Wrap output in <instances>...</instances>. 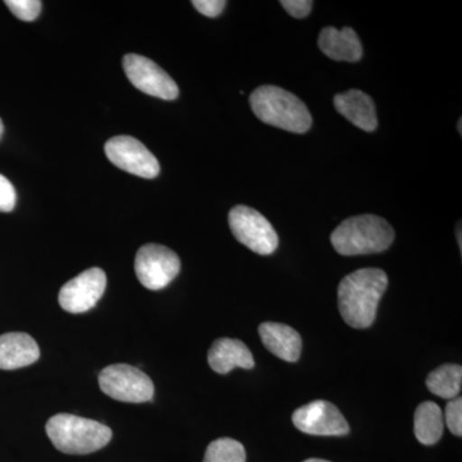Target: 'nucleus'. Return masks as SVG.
Returning <instances> with one entry per match:
<instances>
[{
  "instance_id": "obj_12",
  "label": "nucleus",
  "mask_w": 462,
  "mask_h": 462,
  "mask_svg": "<svg viewBox=\"0 0 462 462\" xmlns=\"http://www.w3.org/2000/svg\"><path fill=\"white\" fill-rule=\"evenodd\" d=\"M334 107L364 132L372 133L378 127L375 103L364 91L351 89L338 94L334 97Z\"/></svg>"
},
{
  "instance_id": "obj_14",
  "label": "nucleus",
  "mask_w": 462,
  "mask_h": 462,
  "mask_svg": "<svg viewBox=\"0 0 462 462\" xmlns=\"http://www.w3.org/2000/svg\"><path fill=\"white\" fill-rule=\"evenodd\" d=\"M261 342L275 355L288 363H296L302 351L300 333L289 325L279 322H263L258 328Z\"/></svg>"
},
{
  "instance_id": "obj_5",
  "label": "nucleus",
  "mask_w": 462,
  "mask_h": 462,
  "mask_svg": "<svg viewBox=\"0 0 462 462\" xmlns=\"http://www.w3.org/2000/svg\"><path fill=\"white\" fill-rule=\"evenodd\" d=\"M98 383L103 393L121 402L143 403L153 400V382L132 365L116 364L106 367L99 374Z\"/></svg>"
},
{
  "instance_id": "obj_1",
  "label": "nucleus",
  "mask_w": 462,
  "mask_h": 462,
  "mask_svg": "<svg viewBox=\"0 0 462 462\" xmlns=\"http://www.w3.org/2000/svg\"><path fill=\"white\" fill-rule=\"evenodd\" d=\"M387 287V273L380 269H361L346 275L338 287V305L343 320L355 329H365L373 325Z\"/></svg>"
},
{
  "instance_id": "obj_3",
  "label": "nucleus",
  "mask_w": 462,
  "mask_h": 462,
  "mask_svg": "<svg viewBox=\"0 0 462 462\" xmlns=\"http://www.w3.org/2000/svg\"><path fill=\"white\" fill-rule=\"evenodd\" d=\"M252 111L263 123L303 134L311 129L312 117L305 103L291 91L275 85H263L252 93Z\"/></svg>"
},
{
  "instance_id": "obj_26",
  "label": "nucleus",
  "mask_w": 462,
  "mask_h": 462,
  "mask_svg": "<svg viewBox=\"0 0 462 462\" xmlns=\"http://www.w3.org/2000/svg\"><path fill=\"white\" fill-rule=\"evenodd\" d=\"M3 132H5V126H3L2 120H0V138H2Z\"/></svg>"
},
{
  "instance_id": "obj_13",
  "label": "nucleus",
  "mask_w": 462,
  "mask_h": 462,
  "mask_svg": "<svg viewBox=\"0 0 462 462\" xmlns=\"http://www.w3.org/2000/svg\"><path fill=\"white\" fill-rule=\"evenodd\" d=\"M319 48L325 56L334 60L357 62L363 57V44L351 27H325L319 35Z\"/></svg>"
},
{
  "instance_id": "obj_4",
  "label": "nucleus",
  "mask_w": 462,
  "mask_h": 462,
  "mask_svg": "<svg viewBox=\"0 0 462 462\" xmlns=\"http://www.w3.org/2000/svg\"><path fill=\"white\" fill-rule=\"evenodd\" d=\"M45 430L58 451L67 455L93 454L112 439L107 425L71 413L51 416Z\"/></svg>"
},
{
  "instance_id": "obj_24",
  "label": "nucleus",
  "mask_w": 462,
  "mask_h": 462,
  "mask_svg": "<svg viewBox=\"0 0 462 462\" xmlns=\"http://www.w3.org/2000/svg\"><path fill=\"white\" fill-rule=\"evenodd\" d=\"M282 8L294 18H305L311 12L314 3L311 0H282Z\"/></svg>"
},
{
  "instance_id": "obj_7",
  "label": "nucleus",
  "mask_w": 462,
  "mask_h": 462,
  "mask_svg": "<svg viewBox=\"0 0 462 462\" xmlns=\"http://www.w3.org/2000/svg\"><path fill=\"white\" fill-rule=\"evenodd\" d=\"M180 258L172 249L160 245H145L135 257V273L149 291L166 288L180 273Z\"/></svg>"
},
{
  "instance_id": "obj_27",
  "label": "nucleus",
  "mask_w": 462,
  "mask_h": 462,
  "mask_svg": "<svg viewBox=\"0 0 462 462\" xmlns=\"http://www.w3.org/2000/svg\"><path fill=\"white\" fill-rule=\"evenodd\" d=\"M458 245H460L461 248V230H458Z\"/></svg>"
},
{
  "instance_id": "obj_8",
  "label": "nucleus",
  "mask_w": 462,
  "mask_h": 462,
  "mask_svg": "<svg viewBox=\"0 0 462 462\" xmlns=\"http://www.w3.org/2000/svg\"><path fill=\"white\" fill-rule=\"evenodd\" d=\"M106 156L118 169L143 179H154L160 175L158 160L149 149L133 136H115L105 145Z\"/></svg>"
},
{
  "instance_id": "obj_16",
  "label": "nucleus",
  "mask_w": 462,
  "mask_h": 462,
  "mask_svg": "<svg viewBox=\"0 0 462 462\" xmlns=\"http://www.w3.org/2000/svg\"><path fill=\"white\" fill-rule=\"evenodd\" d=\"M208 364L211 369L221 375L231 370L254 369V355L247 346L238 339L220 338L216 340L208 351Z\"/></svg>"
},
{
  "instance_id": "obj_25",
  "label": "nucleus",
  "mask_w": 462,
  "mask_h": 462,
  "mask_svg": "<svg viewBox=\"0 0 462 462\" xmlns=\"http://www.w3.org/2000/svg\"><path fill=\"white\" fill-rule=\"evenodd\" d=\"M303 462H330L327 460H321V458H309V460Z\"/></svg>"
},
{
  "instance_id": "obj_10",
  "label": "nucleus",
  "mask_w": 462,
  "mask_h": 462,
  "mask_svg": "<svg viewBox=\"0 0 462 462\" xmlns=\"http://www.w3.org/2000/svg\"><path fill=\"white\" fill-rule=\"evenodd\" d=\"M107 288V276L99 267L87 270L67 282L60 291V305L69 314H84L98 303Z\"/></svg>"
},
{
  "instance_id": "obj_22",
  "label": "nucleus",
  "mask_w": 462,
  "mask_h": 462,
  "mask_svg": "<svg viewBox=\"0 0 462 462\" xmlns=\"http://www.w3.org/2000/svg\"><path fill=\"white\" fill-rule=\"evenodd\" d=\"M16 202L17 194L14 185L0 173V212L14 211Z\"/></svg>"
},
{
  "instance_id": "obj_2",
  "label": "nucleus",
  "mask_w": 462,
  "mask_h": 462,
  "mask_svg": "<svg viewBox=\"0 0 462 462\" xmlns=\"http://www.w3.org/2000/svg\"><path fill=\"white\" fill-rule=\"evenodd\" d=\"M393 227L375 215L346 218L331 233V245L342 256L380 254L393 243Z\"/></svg>"
},
{
  "instance_id": "obj_23",
  "label": "nucleus",
  "mask_w": 462,
  "mask_h": 462,
  "mask_svg": "<svg viewBox=\"0 0 462 462\" xmlns=\"http://www.w3.org/2000/svg\"><path fill=\"white\" fill-rule=\"evenodd\" d=\"M191 5L206 17H217L224 11L226 2L225 0H193Z\"/></svg>"
},
{
  "instance_id": "obj_18",
  "label": "nucleus",
  "mask_w": 462,
  "mask_h": 462,
  "mask_svg": "<svg viewBox=\"0 0 462 462\" xmlns=\"http://www.w3.org/2000/svg\"><path fill=\"white\" fill-rule=\"evenodd\" d=\"M462 367L446 364L437 367L427 378V387L431 393L445 400H454L461 392Z\"/></svg>"
},
{
  "instance_id": "obj_20",
  "label": "nucleus",
  "mask_w": 462,
  "mask_h": 462,
  "mask_svg": "<svg viewBox=\"0 0 462 462\" xmlns=\"http://www.w3.org/2000/svg\"><path fill=\"white\" fill-rule=\"evenodd\" d=\"M5 3L14 16L26 23L35 21L42 7L41 0H5Z\"/></svg>"
},
{
  "instance_id": "obj_28",
  "label": "nucleus",
  "mask_w": 462,
  "mask_h": 462,
  "mask_svg": "<svg viewBox=\"0 0 462 462\" xmlns=\"http://www.w3.org/2000/svg\"><path fill=\"white\" fill-rule=\"evenodd\" d=\"M461 124H462V120L458 121V133H462L461 132Z\"/></svg>"
},
{
  "instance_id": "obj_9",
  "label": "nucleus",
  "mask_w": 462,
  "mask_h": 462,
  "mask_svg": "<svg viewBox=\"0 0 462 462\" xmlns=\"http://www.w3.org/2000/svg\"><path fill=\"white\" fill-rule=\"evenodd\" d=\"M123 65L125 74L136 89L163 100L178 98V84L153 60L139 54H127Z\"/></svg>"
},
{
  "instance_id": "obj_11",
  "label": "nucleus",
  "mask_w": 462,
  "mask_h": 462,
  "mask_svg": "<svg viewBox=\"0 0 462 462\" xmlns=\"http://www.w3.org/2000/svg\"><path fill=\"white\" fill-rule=\"evenodd\" d=\"M291 421L298 430L311 436L340 437L349 433L348 421L338 407L328 401H314L300 407L293 412Z\"/></svg>"
},
{
  "instance_id": "obj_19",
  "label": "nucleus",
  "mask_w": 462,
  "mask_h": 462,
  "mask_svg": "<svg viewBox=\"0 0 462 462\" xmlns=\"http://www.w3.org/2000/svg\"><path fill=\"white\" fill-rule=\"evenodd\" d=\"M245 449L238 440L220 438L207 447L203 462H245Z\"/></svg>"
},
{
  "instance_id": "obj_15",
  "label": "nucleus",
  "mask_w": 462,
  "mask_h": 462,
  "mask_svg": "<svg viewBox=\"0 0 462 462\" xmlns=\"http://www.w3.org/2000/svg\"><path fill=\"white\" fill-rule=\"evenodd\" d=\"M41 349L26 333H7L0 336V369L16 370L35 364Z\"/></svg>"
},
{
  "instance_id": "obj_6",
  "label": "nucleus",
  "mask_w": 462,
  "mask_h": 462,
  "mask_svg": "<svg viewBox=\"0 0 462 462\" xmlns=\"http://www.w3.org/2000/svg\"><path fill=\"white\" fill-rule=\"evenodd\" d=\"M231 233L239 243L263 256H269L279 245V236L270 221L254 208L236 206L229 212Z\"/></svg>"
},
{
  "instance_id": "obj_17",
  "label": "nucleus",
  "mask_w": 462,
  "mask_h": 462,
  "mask_svg": "<svg viewBox=\"0 0 462 462\" xmlns=\"http://www.w3.org/2000/svg\"><path fill=\"white\" fill-rule=\"evenodd\" d=\"M443 430L445 418L440 407L430 401L419 404L413 416V433L419 442L425 446L436 445L442 438Z\"/></svg>"
},
{
  "instance_id": "obj_21",
  "label": "nucleus",
  "mask_w": 462,
  "mask_h": 462,
  "mask_svg": "<svg viewBox=\"0 0 462 462\" xmlns=\"http://www.w3.org/2000/svg\"><path fill=\"white\" fill-rule=\"evenodd\" d=\"M447 428L455 436H462V400L456 397L447 403L445 413H443Z\"/></svg>"
}]
</instances>
